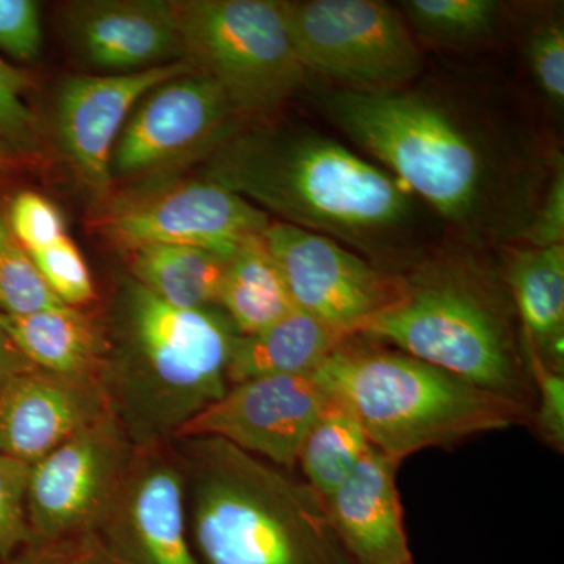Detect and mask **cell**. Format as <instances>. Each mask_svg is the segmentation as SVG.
<instances>
[{"label": "cell", "mask_w": 564, "mask_h": 564, "mask_svg": "<svg viewBox=\"0 0 564 564\" xmlns=\"http://www.w3.org/2000/svg\"><path fill=\"white\" fill-rule=\"evenodd\" d=\"M66 306L43 280L35 262L11 232L0 209V313L28 315Z\"/></svg>", "instance_id": "cell-25"}, {"label": "cell", "mask_w": 564, "mask_h": 564, "mask_svg": "<svg viewBox=\"0 0 564 564\" xmlns=\"http://www.w3.org/2000/svg\"><path fill=\"white\" fill-rule=\"evenodd\" d=\"M533 248L555 247L564 240V170L556 169L544 204L524 234Z\"/></svg>", "instance_id": "cell-35"}, {"label": "cell", "mask_w": 564, "mask_h": 564, "mask_svg": "<svg viewBox=\"0 0 564 564\" xmlns=\"http://www.w3.org/2000/svg\"><path fill=\"white\" fill-rule=\"evenodd\" d=\"M32 261L63 304L82 310L96 300V285L79 247L66 234L57 242L32 252Z\"/></svg>", "instance_id": "cell-27"}, {"label": "cell", "mask_w": 564, "mask_h": 564, "mask_svg": "<svg viewBox=\"0 0 564 564\" xmlns=\"http://www.w3.org/2000/svg\"><path fill=\"white\" fill-rule=\"evenodd\" d=\"M31 84L28 73L0 57V140L17 154L40 150L39 126L24 101Z\"/></svg>", "instance_id": "cell-29"}, {"label": "cell", "mask_w": 564, "mask_h": 564, "mask_svg": "<svg viewBox=\"0 0 564 564\" xmlns=\"http://www.w3.org/2000/svg\"><path fill=\"white\" fill-rule=\"evenodd\" d=\"M370 445L350 406L333 395L304 436L296 464L302 466L306 484L323 499L350 477Z\"/></svg>", "instance_id": "cell-24"}, {"label": "cell", "mask_w": 564, "mask_h": 564, "mask_svg": "<svg viewBox=\"0 0 564 564\" xmlns=\"http://www.w3.org/2000/svg\"><path fill=\"white\" fill-rule=\"evenodd\" d=\"M375 344L352 337L315 373L350 406L370 444L389 458L402 463L425 448L532 423V413L521 404Z\"/></svg>", "instance_id": "cell-4"}, {"label": "cell", "mask_w": 564, "mask_h": 564, "mask_svg": "<svg viewBox=\"0 0 564 564\" xmlns=\"http://www.w3.org/2000/svg\"><path fill=\"white\" fill-rule=\"evenodd\" d=\"M243 126L231 99L199 70L151 88L133 107L110 159L111 181L174 176L204 161Z\"/></svg>", "instance_id": "cell-10"}, {"label": "cell", "mask_w": 564, "mask_h": 564, "mask_svg": "<svg viewBox=\"0 0 564 564\" xmlns=\"http://www.w3.org/2000/svg\"><path fill=\"white\" fill-rule=\"evenodd\" d=\"M66 29L80 57L104 74L185 61L180 13L169 0H87L68 6Z\"/></svg>", "instance_id": "cell-16"}, {"label": "cell", "mask_w": 564, "mask_h": 564, "mask_svg": "<svg viewBox=\"0 0 564 564\" xmlns=\"http://www.w3.org/2000/svg\"><path fill=\"white\" fill-rule=\"evenodd\" d=\"M107 413L99 378L32 367L0 389V454L32 466Z\"/></svg>", "instance_id": "cell-17"}, {"label": "cell", "mask_w": 564, "mask_h": 564, "mask_svg": "<svg viewBox=\"0 0 564 564\" xmlns=\"http://www.w3.org/2000/svg\"><path fill=\"white\" fill-rule=\"evenodd\" d=\"M399 466L370 445L350 477L323 497L329 524L356 564H413L397 488Z\"/></svg>", "instance_id": "cell-18"}, {"label": "cell", "mask_w": 564, "mask_h": 564, "mask_svg": "<svg viewBox=\"0 0 564 564\" xmlns=\"http://www.w3.org/2000/svg\"><path fill=\"white\" fill-rule=\"evenodd\" d=\"M269 214L206 177L139 182L104 204L95 231L128 252L151 245H187L231 258L261 236Z\"/></svg>", "instance_id": "cell-9"}, {"label": "cell", "mask_w": 564, "mask_h": 564, "mask_svg": "<svg viewBox=\"0 0 564 564\" xmlns=\"http://www.w3.org/2000/svg\"><path fill=\"white\" fill-rule=\"evenodd\" d=\"M95 533L120 564H199L188 538L184 470L174 441L135 447Z\"/></svg>", "instance_id": "cell-13"}, {"label": "cell", "mask_w": 564, "mask_h": 564, "mask_svg": "<svg viewBox=\"0 0 564 564\" xmlns=\"http://www.w3.org/2000/svg\"><path fill=\"white\" fill-rule=\"evenodd\" d=\"M507 284L522 343L545 366L564 372V245L518 252L508 267Z\"/></svg>", "instance_id": "cell-21"}, {"label": "cell", "mask_w": 564, "mask_h": 564, "mask_svg": "<svg viewBox=\"0 0 564 564\" xmlns=\"http://www.w3.org/2000/svg\"><path fill=\"white\" fill-rule=\"evenodd\" d=\"M6 217L11 232L29 254L51 247L66 236L61 209L36 192L18 193L11 199Z\"/></svg>", "instance_id": "cell-30"}, {"label": "cell", "mask_w": 564, "mask_h": 564, "mask_svg": "<svg viewBox=\"0 0 564 564\" xmlns=\"http://www.w3.org/2000/svg\"><path fill=\"white\" fill-rule=\"evenodd\" d=\"M6 564H120L107 551L95 530L31 541Z\"/></svg>", "instance_id": "cell-32"}, {"label": "cell", "mask_w": 564, "mask_h": 564, "mask_svg": "<svg viewBox=\"0 0 564 564\" xmlns=\"http://www.w3.org/2000/svg\"><path fill=\"white\" fill-rule=\"evenodd\" d=\"M203 177L281 223L352 243L395 232L413 203L392 174L307 129L256 122L206 159Z\"/></svg>", "instance_id": "cell-2"}, {"label": "cell", "mask_w": 564, "mask_h": 564, "mask_svg": "<svg viewBox=\"0 0 564 564\" xmlns=\"http://www.w3.org/2000/svg\"><path fill=\"white\" fill-rule=\"evenodd\" d=\"M31 464L0 454V564L32 541L28 514Z\"/></svg>", "instance_id": "cell-28"}, {"label": "cell", "mask_w": 564, "mask_h": 564, "mask_svg": "<svg viewBox=\"0 0 564 564\" xmlns=\"http://www.w3.org/2000/svg\"><path fill=\"white\" fill-rule=\"evenodd\" d=\"M527 369L534 386L532 423L544 443L563 452L564 448V372L551 369L522 343Z\"/></svg>", "instance_id": "cell-31"}, {"label": "cell", "mask_w": 564, "mask_h": 564, "mask_svg": "<svg viewBox=\"0 0 564 564\" xmlns=\"http://www.w3.org/2000/svg\"><path fill=\"white\" fill-rule=\"evenodd\" d=\"M0 332L36 369L65 377H95L104 359L102 322L76 307L28 315L0 313Z\"/></svg>", "instance_id": "cell-19"}, {"label": "cell", "mask_w": 564, "mask_h": 564, "mask_svg": "<svg viewBox=\"0 0 564 564\" xmlns=\"http://www.w3.org/2000/svg\"><path fill=\"white\" fill-rule=\"evenodd\" d=\"M129 276L184 310L217 306L228 256L187 245H151L126 252Z\"/></svg>", "instance_id": "cell-22"}, {"label": "cell", "mask_w": 564, "mask_h": 564, "mask_svg": "<svg viewBox=\"0 0 564 564\" xmlns=\"http://www.w3.org/2000/svg\"><path fill=\"white\" fill-rule=\"evenodd\" d=\"M0 51L14 61H39L43 51L39 3L33 0H0Z\"/></svg>", "instance_id": "cell-33"}, {"label": "cell", "mask_w": 564, "mask_h": 564, "mask_svg": "<svg viewBox=\"0 0 564 564\" xmlns=\"http://www.w3.org/2000/svg\"><path fill=\"white\" fill-rule=\"evenodd\" d=\"M329 120L384 163L397 180L452 221L484 207L488 169L480 148L440 102L406 88L323 93Z\"/></svg>", "instance_id": "cell-6"}, {"label": "cell", "mask_w": 564, "mask_h": 564, "mask_svg": "<svg viewBox=\"0 0 564 564\" xmlns=\"http://www.w3.org/2000/svg\"><path fill=\"white\" fill-rule=\"evenodd\" d=\"M347 340L311 315L293 310L261 332L236 334L229 350L228 383L317 372Z\"/></svg>", "instance_id": "cell-20"}, {"label": "cell", "mask_w": 564, "mask_h": 564, "mask_svg": "<svg viewBox=\"0 0 564 564\" xmlns=\"http://www.w3.org/2000/svg\"><path fill=\"white\" fill-rule=\"evenodd\" d=\"M402 9L419 32L441 40L480 39L500 11L492 0H408Z\"/></svg>", "instance_id": "cell-26"}, {"label": "cell", "mask_w": 564, "mask_h": 564, "mask_svg": "<svg viewBox=\"0 0 564 564\" xmlns=\"http://www.w3.org/2000/svg\"><path fill=\"white\" fill-rule=\"evenodd\" d=\"M102 329L99 380L135 447L172 443L229 389V350L239 333L218 306H173L129 276L118 284Z\"/></svg>", "instance_id": "cell-1"}, {"label": "cell", "mask_w": 564, "mask_h": 564, "mask_svg": "<svg viewBox=\"0 0 564 564\" xmlns=\"http://www.w3.org/2000/svg\"><path fill=\"white\" fill-rule=\"evenodd\" d=\"M414 564V563H413Z\"/></svg>", "instance_id": "cell-38"}, {"label": "cell", "mask_w": 564, "mask_h": 564, "mask_svg": "<svg viewBox=\"0 0 564 564\" xmlns=\"http://www.w3.org/2000/svg\"><path fill=\"white\" fill-rule=\"evenodd\" d=\"M262 240L295 310L345 339L361 336L402 295V276L377 269L332 237L270 221Z\"/></svg>", "instance_id": "cell-11"}, {"label": "cell", "mask_w": 564, "mask_h": 564, "mask_svg": "<svg viewBox=\"0 0 564 564\" xmlns=\"http://www.w3.org/2000/svg\"><path fill=\"white\" fill-rule=\"evenodd\" d=\"M174 445L199 564H356L306 481L218 437Z\"/></svg>", "instance_id": "cell-3"}, {"label": "cell", "mask_w": 564, "mask_h": 564, "mask_svg": "<svg viewBox=\"0 0 564 564\" xmlns=\"http://www.w3.org/2000/svg\"><path fill=\"white\" fill-rule=\"evenodd\" d=\"M185 58L225 90L242 120L265 122L306 80L280 0L176 2Z\"/></svg>", "instance_id": "cell-7"}, {"label": "cell", "mask_w": 564, "mask_h": 564, "mask_svg": "<svg viewBox=\"0 0 564 564\" xmlns=\"http://www.w3.org/2000/svg\"><path fill=\"white\" fill-rule=\"evenodd\" d=\"M296 55L306 73L337 88H406L422 70V54L400 14L375 0L282 2Z\"/></svg>", "instance_id": "cell-8"}, {"label": "cell", "mask_w": 564, "mask_h": 564, "mask_svg": "<svg viewBox=\"0 0 564 564\" xmlns=\"http://www.w3.org/2000/svg\"><path fill=\"white\" fill-rule=\"evenodd\" d=\"M133 451L135 445L110 411L32 464L28 489L32 540L95 530Z\"/></svg>", "instance_id": "cell-12"}, {"label": "cell", "mask_w": 564, "mask_h": 564, "mask_svg": "<svg viewBox=\"0 0 564 564\" xmlns=\"http://www.w3.org/2000/svg\"><path fill=\"white\" fill-rule=\"evenodd\" d=\"M32 364L21 355L13 344L0 332V389L18 373L32 369Z\"/></svg>", "instance_id": "cell-36"}, {"label": "cell", "mask_w": 564, "mask_h": 564, "mask_svg": "<svg viewBox=\"0 0 564 564\" xmlns=\"http://www.w3.org/2000/svg\"><path fill=\"white\" fill-rule=\"evenodd\" d=\"M333 395L315 372L243 381L229 386L220 400L185 423L176 440L218 437L280 469H292L304 436Z\"/></svg>", "instance_id": "cell-14"}, {"label": "cell", "mask_w": 564, "mask_h": 564, "mask_svg": "<svg viewBox=\"0 0 564 564\" xmlns=\"http://www.w3.org/2000/svg\"><path fill=\"white\" fill-rule=\"evenodd\" d=\"M527 58L541 93L554 106L563 107L564 32L562 25L552 22L534 31L527 43Z\"/></svg>", "instance_id": "cell-34"}, {"label": "cell", "mask_w": 564, "mask_h": 564, "mask_svg": "<svg viewBox=\"0 0 564 564\" xmlns=\"http://www.w3.org/2000/svg\"><path fill=\"white\" fill-rule=\"evenodd\" d=\"M196 70L191 61L139 73L90 74L65 80L55 102V133L82 182L98 195L110 191V159L137 102L163 82Z\"/></svg>", "instance_id": "cell-15"}, {"label": "cell", "mask_w": 564, "mask_h": 564, "mask_svg": "<svg viewBox=\"0 0 564 564\" xmlns=\"http://www.w3.org/2000/svg\"><path fill=\"white\" fill-rule=\"evenodd\" d=\"M217 306L239 334L261 332L295 310L262 234L229 258Z\"/></svg>", "instance_id": "cell-23"}, {"label": "cell", "mask_w": 564, "mask_h": 564, "mask_svg": "<svg viewBox=\"0 0 564 564\" xmlns=\"http://www.w3.org/2000/svg\"><path fill=\"white\" fill-rule=\"evenodd\" d=\"M402 281L400 299L361 337L395 345L533 415L534 386L522 336L514 332L511 296L462 269L425 270Z\"/></svg>", "instance_id": "cell-5"}, {"label": "cell", "mask_w": 564, "mask_h": 564, "mask_svg": "<svg viewBox=\"0 0 564 564\" xmlns=\"http://www.w3.org/2000/svg\"><path fill=\"white\" fill-rule=\"evenodd\" d=\"M14 158H17V152L0 140V173L13 165Z\"/></svg>", "instance_id": "cell-37"}]
</instances>
